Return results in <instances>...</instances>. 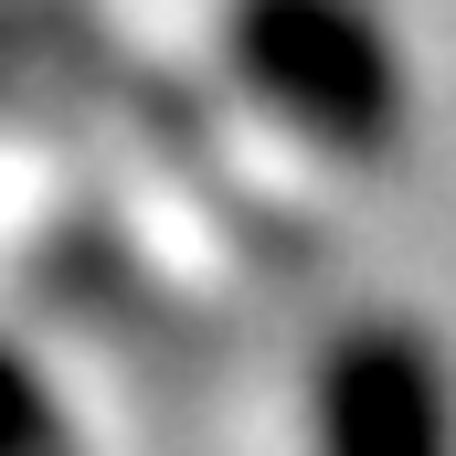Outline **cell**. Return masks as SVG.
I'll list each match as a JSON object with an SVG mask.
<instances>
[{"mask_svg": "<svg viewBox=\"0 0 456 456\" xmlns=\"http://www.w3.org/2000/svg\"><path fill=\"white\" fill-rule=\"evenodd\" d=\"M224 75L330 170H393L414 138V53L393 0H224Z\"/></svg>", "mask_w": 456, "mask_h": 456, "instance_id": "obj_1", "label": "cell"}, {"mask_svg": "<svg viewBox=\"0 0 456 456\" xmlns=\"http://www.w3.org/2000/svg\"><path fill=\"white\" fill-rule=\"evenodd\" d=\"M308 456H456V350L403 308L340 319L308 361Z\"/></svg>", "mask_w": 456, "mask_h": 456, "instance_id": "obj_2", "label": "cell"}, {"mask_svg": "<svg viewBox=\"0 0 456 456\" xmlns=\"http://www.w3.org/2000/svg\"><path fill=\"white\" fill-rule=\"evenodd\" d=\"M0 456H86L75 436V403L53 382V361L0 319Z\"/></svg>", "mask_w": 456, "mask_h": 456, "instance_id": "obj_3", "label": "cell"}]
</instances>
